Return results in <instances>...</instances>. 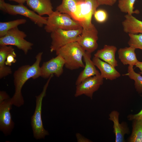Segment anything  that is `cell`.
I'll list each match as a JSON object with an SVG mask.
<instances>
[{
	"mask_svg": "<svg viewBox=\"0 0 142 142\" xmlns=\"http://www.w3.org/2000/svg\"><path fill=\"white\" fill-rule=\"evenodd\" d=\"M91 53L86 51L83 57L85 64L84 69L79 75L75 82L77 85L82 81L90 77L100 74L97 69L92 60L91 59Z\"/></svg>",
	"mask_w": 142,
	"mask_h": 142,
	"instance_id": "5bb4252c",
	"label": "cell"
},
{
	"mask_svg": "<svg viewBox=\"0 0 142 142\" xmlns=\"http://www.w3.org/2000/svg\"><path fill=\"white\" fill-rule=\"evenodd\" d=\"M54 75H52L44 85L42 92L36 97V105L34 113L31 119V125L34 137L36 139H44L49 135L48 131L44 128L42 119L41 114L42 100L46 94V92L49 83Z\"/></svg>",
	"mask_w": 142,
	"mask_h": 142,
	"instance_id": "277c9868",
	"label": "cell"
},
{
	"mask_svg": "<svg viewBox=\"0 0 142 142\" xmlns=\"http://www.w3.org/2000/svg\"><path fill=\"white\" fill-rule=\"evenodd\" d=\"M9 1H13L18 3L19 4H23L26 2L27 0H8Z\"/></svg>",
	"mask_w": 142,
	"mask_h": 142,
	"instance_id": "e575fe53",
	"label": "cell"
},
{
	"mask_svg": "<svg viewBox=\"0 0 142 142\" xmlns=\"http://www.w3.org/2000/svg\"><path fill=\"white\" fill-rule=\"evenodd\" d=\"M131 134L128 141L142 142V119L133 120Z\"/></svg>",
	"mask_w": 142,
	"mask_h": 142,
	"instance_id": "603a6c76",
	"label": "cell"
},
{
	"mask_svg": "<svg viewBox=\"0 0 142 142\" xmlns=\"http://www.w3.org/2000/svg\"><path fill=\"white\" fill-rule=\"evenodd\" d=\"M27 5L40 16L50 15L54 11L50 0H27Z\"/></svg>",
	"mask_w": 142,
	"mask_h": 142,
	"instance_id": "9a60e30c",
	"label": "cell"
},
{
	"mask_svg": "<svg viewBox=\"0 0 142 142\" xmlns=\"http://www.w3.org/2000/svg\"><path fill=\"white\" fill-rule=\"evenodd\" d=\"M100 5H106L110 6H113L114 4L112 0H97Z\"/></svg>",
	"mask_w": 142,
	"mask_h": 142,
	"instance_id": "1f68e13d",
	"label": "cell"
},
{
	"mask_svg": "<svg viewBox=\"0 0 142 142\" xmlns=\"http://www.w3.org/2000/svg\"><path fill=\"white\" fill-rule=\"evenodd\" d=\"M122 24L124 31L132 34H142V21L139 20L132 15L127 14Z\"/></svg>",
	"mask_w": 142,
	"mask_h": 142,
	"instance_id": "ac0fdd59",
	"label": "cell"
},
{
	"mask_svg": "<svg viewBox=\"0 0 142 142\" xmlns=\"http://www.w3.org/2000/svg\"><path fill=\"white\" fill-rule=\"evenodd\" d=\"M128 118L130 120L142 119V109L138 113L135 114H131L128 116Z\"/></svg>",
	"mask_w": 142,
	"mask_h": 142,
	"instance_id": "f1b7e54d",
	"label": "cell"
},
{
	"mask_svg": "<svg viewBox=\"0 0 142 142\" xmlns=\"http://www.w3.org/2000/svg\"><path fill=\"white\" fill-rule=\"evenodd\" d=\"M14 49L11 45H0V78H3L12 73V69L5 64V62L8 54L14 51Z\"/></svg>",
	"mask_w": 142,
	"mask_h": 142,
	"instance_id": "d6986e66",
	"label": "cell"
},
{
	"mask_svg": "<svg viewBox=\"0 0 142 142\" xmlns=\"http://www.w3.org/2000/svg\"><path fill=\"white\" fill-rule=\"evenodd\" d=\"M92 60L95 66L100 70V75L103 78L112 80L120 76V73L115 67L108 63L94 56Z\"/></svg>",
	"mask_w": 142,
	"mask_h": 142,
	"instance_id": "4fadbf2b",
	"label": "cell"
},
{
	"mask_svg": "<svg viewBox=\"0 0 142 142\" xmlns=\"http://www.w3.org/2000/svg\"><path fill=\"white\" fill-rule=\"evenodd\" d=\"M27 35L18 27L9 31L4 36L0 37V45H13L22 50L25 54L31 50L33 44L26 40Z\"/></svg>",
	"mask_w": 142,
	"mask_h": 142,
	"instance_id": "8992f818",
	"label": "cell"
},
{
	"mask_svg": "<svg viewBox=\"0 0 142 142\" xmlns=\"http://www.w3.org/2000/svg\"><path fill=\"white\" fill-rule=\"evenodd\" d=\"M16 54L14 51L9 53L8 55L5 62L6 65L9 66L12 65V64L15 63L16 60L15 58Z\"/></svg>",
	"mask_w": 142,
	"mask_h": 142,
	"instance_id": "83f0119b",
	"label": "cell"
},
{
	"mask_svg": "<svg viewBox=\"0 0 142 142\" xmlns=\"http://www.w3.org/2000/svg\"><path fill=\"white\" fill-rule=\"evenodd\" d=\"M84 0H62L61 3L56 8L59 12L67 14L71 17L78 6Z\"/></svg>",
	"mask_w": 142,
	"mask_h": 142,
	"instance_id": "44dd1931",
	"label": "cell"
},
{
	"mask_svg": "<svg viewBox=\"0 0 142 142\" xmlns=\"http://www.w3.org/2000/svg\"><path fill=\"white\" fill-rule=\"evenodd\" d=\"M99 6L97 0H84L78 6L71 17L83 28L90 27L93 24L92 22V16Z\"/></svg>",
	"mask_w": 142,
	"mask_h": 142,
	"instance_id": "5b68a950",
	"label": "cell"
},
{
	"mask_svg": "<svg viewBox=\"0 0 142 142\" xmlns=\"http://www.w3.org/2000/svg\"><path fill=\"white\" fill-rule=\"evenodd\" d=\"M117 50V48L114 45H105L103 48L97 51L94 56L115 67L118 66L115 58Z\"/></svg>",
	"mask_w": 142,
	"mask_h": 142,
	"instance_id": "e0dca14e",
	"label": "cell"
},
{
	"mask_svg": "<svg viewBox=\"0 0 142 142\" xmlns=\"http://www.w3.org/2000/svg\"><path fill=\"white\" fill-rule=\"evenodd\" d=\"M77 142H91L90 140L87 139L81 134L77 133L76 135Z\"/></svg>",
	"mask_w": 142,
	"mask_h": 142,
	"instance_id": "f546056e",
	"label": "cell"
},
{
	"mask_svg": "<svg viewBox=\"0 0 142 142\" xmlns=\"http://www.w3.org/2000/svg\"><path fill=\"white\" fill-rule=\"evenodd\" d=\"M135 65L136 67L139 69L140 72L139 73L141 74H142V62L138 61Z\"/></svg>",
	"mask_w": 142,
	"mask_h": 142,
	"instance_id": "836d02e7",
	"label": "cell"
},
{
	"mask_svg": "<svg viewBox=\"0 0 142 142\" xmlns=\"http://www.w3.org/2000/svg\"><path fill=\"white\" fill-rule=\"evenodd\" d=\"M83 28L77 29L65 30L58 29L50 33L52 39L50 51L52 52L70 43L77 41L81 34Z\"/></svg>",
	"mask_w": 142,
	"mask_h": 142,
	"instance_id": "52a82bcc",
	"label": "cell"
},
{
	"mask_svg": "<svg viewBox=\"0 0 142 142\" xmlns=\"http://www.w3.org/2000/svg\"><path fill=\"white\" fill-rule=\"evenodd\" d=\"M136 49L129 46L120 48L118 50L119 58L124 65H135L138 62L136 57Z\"/></svg>",
	"mask_w": 142,
	"mask_h": 142,
	"instance_id": "ffe728a7",
	"label": "cell"
},
{
	"mask_svg": "<svg viewBox=\"0 0 142 142\" xmlns=\"http://www.w3.org/2000/svg\"><path fill=\"white\" fill-rule=\"evenodd\" d=\"M6 2L4 0H0V9L4 12Z\"/></svg>",
	"mask_w": 142,
	"mask_h": 142,
	"instance_id": "d6a6232c",
	"label": "cell"
},
{
	"mask_svg": "<svg viewBox=\"0 0 142 142\" xmlns=\"http://www.w3.org/2000/svg\"><path fill=\"white\" fill-rule=\"evenodd\" d=\"M98 32L94 25L83 28L82 33L78 37L77 41L85 50L92 53L97 48Z\"/></svg>",
	"mask_w": 142,
	"mask_h": 142,
	"instance_id": "30bf717a",
	"label": "cell"
},
{
	"mask_svg": "<svg viewBox=\"0 0 142 142\" xmlns=\"http://www.w3.org/2000/svg\"><path fill=\"white\" fill-rule=\"evenodd\" d=\"M9 98V96L6 92L2 91H0V103Z\"/></svg>",
	"mask_w": 142,
	"mask_h": 142,
	"instance_id": "4dcf8cb0",
	"label": "cell"
},
{
	"mask_svg": "<svg viewBox=\"0 0 142 142\" xmlns=\"http://www.w3.org/2000/svg\"><path fill=\"white\" fill-rule=\"evenodd\" d=\"M133 66L129 65L128 73L123 75L128 76L129 78L134 81V86L136 91L139 94L142 93V76L140 73L135 72Z\"/></svg>",
	"mask_w": 142,
	"mask_h": 142,
	"instance_id": "cb8c5ba5",
	"label": "cell"
},
{
	"mask_svg": "<svg viewBox=\"0 0 142 142\" xmlns=\"http://www.w3.org/2000/svg\"><path fill=\"white\" fill-rule=\"evenodd\" d=\"M128 35L129 38L128 44L129 46L142 50V34H128Z\"/></svg>",
	"mask_w": 142,
	"mask_h": 142,
	"instance_id": "484cf974",
	"label": "cell"
},
{
	"mask_svg": "<svg viewBox=\"0 0 142 142\" xmlns=\"http://www.w3.org/2000/svg\"><path fill=\"white\" fill-rule=\"evenodd\" d=\"M27 20L24 19H18L7 22H0V37L5 36L10 30L25 24Z\"/></svg>",
	"mask_w": 142,
	"mask_h": 142,
	"instance_id": "7402d4cb",
	"label": "cell"
},
{
	"mask_svg": "<svg viewBox=\"0 0 142 142\" xmlns=\"http://www.w3.org/2000/svg\"><path fill=\"white\" fill-rule=\"evenodd\" d=\"M119 113L115 110L112 111L109 114V119L113 123V132L115 136L116 142L125 141L124 135L128 133L127 127L124 123L120 124L119 122Z\"/></svg>",
	"mask_w": 142,
	"mask_h": 142,
	"instance_id": "2e32d148",
	"label": "cell"
},
{
	"mask_svg": "<svg viewBox=\"0 0 142 142\" xmlns=\"http://www.w3.org/2000/svg\"><path fill=\"white\" fill-rule=\"evenodd\" d=\"M55 52L57 55L61 56L64 59L66 68L74 70L84 67L82 58L86 51L77 41L67 44Z\"/></svg>",
	"mask_w": 142,
	"mask_h": 142,
	"instance_id": "7a4b0ae2",
	"label": "cell"
},
{
	"mask_svg": "<svg viewBox=\"0 0 142 142\" xmlns=\"http://www.w3.org/2000/svg\"><path fill=\"white\" fill-rule=\"evenodd\" d=\"M4 12L12 15H20L24 16L40 27L46 25L47 23L48 17L39 16L23 4L13 5L6 3Z\"/></svg>",
	"mask_w": 142,
	"mask_h": 142,
	"instance_id": "ba28073f",
	"label": "cell"
},
{
	"mask_svg": "<svg viewBox=\"0 0 142 142\" xmlns=\"http://www.w3.org/2000/svg\"><path fill=\"white\" fill-rule=\"evenodd\" d=\"M93 16L96 21L100 23L105 22L108 18V14L107 12L102 9L97 10Z\"/></svg>",
	"mask_w": 142,
	"mask_h": 142,
	"instance_id": "4316f807",
	"label": "cell"
},
{
	"mask_svg": "<svg viewBox=\"0 0 142 142\" xmlns=\"http://www.w3.org/2000/svg\"><path fill=\"white\" fill-rule=\"evenodd\" d=\"M136 0H119L118 6L120 11L130 15L139 14V10L134 11V5Z\"/></svg>",
	"mask_w": 142,
	"mask_h": 142,
	"instance_id": "d4e9b609",
	"label": "cell"
},
{
	"mask_svg": "<svg viewBox=\"0 0 142 142\" xmlns=\"http://www.w3.org/2000/svg\"><path fill=\"white\" fill-rule=\"evenodd\" d=\"M82 28L80 24L69 15L56 10L48 16L44 29L47 32L51 33L58 29L70 30Z\"/></svg>",
	"mask_w": 142,
	"mask_h": 142,
	"instance_id": "3957f363",
	"label": "cell"
},
{
	"mask_svg": "<svg viewBox=\"0 0 142 142\" xmlns=\"http://www.w3.org/2000/svg\"><path fill=\"white\" fill-rule=\"evenodd\" d=\"M43 53V52H40L37 54L36 57V60L32 65H23L14 72L13 77L15 92L11 98L13 105L18 107L23 105L24 101L21 90L23 85L29 79H35L41 77L40 64Z\"/></svg>",
	"mask_w": 142,
	"mask_h": 142,
	"instance_id": "6da1fadb",
	"label": "cell"
},
{
	"mask_svg": "<svg viewBox=\"0 0 142 142\" xmlns=\"http://www.w3.org/2000/svg\"><path fill=\"white\" fill-rule=\"evenodd\" d=\"M12 105L10 98L0 103V129L5 135L10 134L14 126L10 112Z\"/></svg>",
	"mask_w": 142,
	"mask_h": 142,
	"instance_id": "8fae6325",
	"label": "cell"
},
{
	"mask_svg": "<svg viewBox=\"0 0 142 142\" xmlns=\"http://www.w3.org/2000/svg\"><path fill=\"white\" fill-rule=\"evenodd\" d=\"M57 55L56 57L43 63L40 67L41 77L47 78L52 75L54 74L59 77L63 74L65 61L61 56Z\"/></svg>",
	"mask_w": 142,
	"mask_h": 142,
	"instance_id": "7c38bea8",
	"label": "cell"
},
{
	"mask_svg": "<svg viewBox=\"0 0 142 142\" xmlns=\"http://www.w3.org/2000/svg\"><path fill=\"white\" fill-rule=\"evenodd\" d=\"M103 79L100 74L86 79L77 85L74 96L77 97L84 95L92 99L94 93L103 84Z\"/></svg>",
	"mask_w": 142,
	"mask_h": 142,
	"instance_id": "9c48e42d",
	"label": "cell"
},
{
	"mask_svg": "<svg viewBox=\"0 0 142 142\" xmlns=\"http://www.w3.org/2000/svg\"><path fill=\"white\" fill-rule=\"evenodd\" d=\"M113 2L115 4L117 0H112Z\"/></svg>",
	"mask_w": 142,
	"mask_h": 142,
	"instance_id": "d590c367",
	"label": "cell"
}]
</instances>
